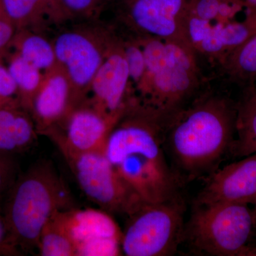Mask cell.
Wrapping results in <instances>:
<instances>
[{
  "instance_id": "27",
  "label": "cell",
  "mask_w": 256,
  "mask_h": 256,
  "mask_svg": "<svg viewBox=\"0 0 256 256\" xmlns=\"http://www.w3.org/2000/svg\"><path fill=\"white\" fill-rule=\"evenodd\" d=\"M23 252L18 248L10 236L2 212H0V256H20Z\"/></svg>"
},
{
  "instance_id": "6",
  "label": "cell",
  "mask_w": 256,
  "mask_h": 256,
  "mask_svg": "<svg viewBox=\"0 0 256 256\" xmlns=\"http://www.w3.org/2000/svg\"><path fill=\"white\" fill-rule=\"evenodd\" d=\"M185 205L181 196L159 203L146 202L128 217L121 248L128 256L174 255L184 240Z\"/></svg>"
},
{
  "instance_id": "31",
  "label": "cell",
  "mask_w": 256,
  "mask_h": 256,
  "mask_svg": "<svg viewBox=\"0 0 256 256\" xmlns=\"http://www.w3.org/2000/svg\"><path fill=\"white\" fill-rule=\"evenodd\" d=\"M255 85H256V84H255Z\"/></svg>"
},
{
  "instance_id": "22",
  "label": "cell",
  "mask_w": 256,
  "mask_h": 256,
  "mask_svg": "<svg viewBox=\"0 0 256 256\" xmlns=\"http://www.w3.org/2000/svg\"><path fill=\"white\" fill-rule=\"evenodd\" d=\"M18 54L41 72L52 68L56 60L54 45L38 35L23 38L18 44Z\"/></svg>"
},
{
  "instance_id": "11",
  "label": "cell",
  "mask_w": 256,
  "mask_h": 256,
  "mask_svg": "<svg viewBox=\"0 0 256 256\" xmlns=\"http://www.w3.org/2000/svg\"><path fill=\"white\" fill-rule=\"evenodd\" d=\"M92 105L108 117L119 121L132 105L129 70L124 45L112 48L104 57L90 84Z\"/></svg>"
},
{
  "instance_id": "10",
  "label": "cell",
  "mask_w": 256,
  "mask_h": 256,
  "mask_svg": "<svg viewBox=\"0 0 256 256\" xmlns=\"http://www.w3.org/2000/svg\"><path fill=\"white\" fill-rule=\"evenodd\" d=\"M76 256L122 255V232L104 210H67Z\"/></svg>"
},
{
  "instance_id": "25",
  "label": "cell",
  "mask_w": 256,
  "mask_h": 256,
  "mask_svg": "<svg viewBox=\"0 0 256 256\" xmlns=\"http://www.w3.org/2000/svg\"><path fill=\"white\" fill-rule=\"evenodd\" d=\"M15 96H18V86L8 67L0 63V108L21 106Z\"/></svg>"
},
{
  "instance_id": "3",
  "label": "cell",
  "mask_w": 256,
  "mask_h": 256,
  "mask_svg": "<svg viewBox=\"0 0 256 256\" xmlns=\"http://www.w3.org/2000/svg\"><path fill=\"white\" fill-rule=\"evenodd\" d=\"M146 74L136 106L165 124L205 90L198 56L188 42L141 36Z\"/></svg>"
},
{
  "instance_id": "23",
  "label": "cell",
  "mask_w": 256,
  "mask_h": 256,
  "mask_svg": "<svg viewBox=\"0 0 256 256\" xmlns=\"http://www.w3.org/2000/svg\"><path fill=\"white\" fill-rule=\"evenodd\" d=\"M124 57L129 70L130 84L137 89L146 74V60L139 41L124 44Z\"/></svg>"
},
{
  "instance_id": "15",
  "label": "cell",
  "mask_w": 256,
  "mask_h": 256,
  "mask_svg": "<svg viewBox=\"0 0 256 256\" xmlns=\"http://www.w3.org/2000/svg\"><path fill=\"white\" fill-rule=\"evenodd\" d=\"M70 85L68 76L60 73L52 74L42 82L30 110L37 133L44 134L72 110Z\"/></svg>"
},
{
  "instance_id": "17",
  "label": "cell",
  "mask_w": 256,
  "mask_h": 256,
  "mask_svg": "<svg viewBox=\"0 0 256 256\" xmlns=\"http://www.w3.org/2000/svg\"><path fill=\"white\" fill-rule=\"evenodd\" d=\"M235 158H242L256 153V85L244 88L236 104V137L230 146Z\"/></svg>"
},
{
  "instance_id": "16",
  "label": "cell",
  "mask_w": 256,
  "mask_h": 256,
  "mask_svg": "<svg viewBox=\"0 0 256 256\" xmlns=\"http://www.w3.org/2000/svg\"><path fill=\"white\" fill-rule=\"evenodd\" d=\"M36 134L34 122L21 106L0 108V152L15 156L28 151Z\"/></svg>"
},
{
  "instance_id": "13",
  "label": "cell",
  "mask_w": 256,
  "mask_h": 256,
  "mask_svg": "<svg viewBox=\"0 0 256 256\" xmlns=\"http://www.w3.org/2000/svg\"><path fill=\"white\" fill-rule=\"evenodd\" d=\"M64 132L52 128L44 134L79 152H104L108 138L118 121L108 117L92 105L73 108L66 116Z\"/></svg>"
},
{
  "instance_id": "7",
  "label": "cell",
  "mask_w": 256,
  "mask_h": 256,
  "mask_svg": "<svg viewBox=\"0 0 256 256\" xmlns=\"http://www.w3.org/2000/svg\"><path fill=\"white\" fill-rule=\"evenodd\" d=\"M62 153L86 196L108 213L129 216L146 202L120 176L104 152H79L52 140Z\"/></svg>"
},
{
  "instance_id": "4",
  "label": "cell",
  "mask_w": 256,
  "mask_h": 256,
  "mask_svg": "<svg viewBox=\"0 0 256 256\" xmlns=\"http://www.w3.org/2000/svg\"><path fill=\"white\" fill-rule=\"evenodd\" d=\"M72 204L70 192L52 162L40 160L18 175L1 212L14 244L28 254L38 252L45 224L56 212L70 210Z\"/></svg>"
},
{
  "instance_id": "26",
  "label": "cell",
  "mask_w": 256,
  "mask_h": 256,
  "mask_svg": "<svg viewBox=\"0 0 256 256\" xmlns=\"http://www.w3.org/2000/svg\"><path fill=\"white\" fill-rule=\"evenodd\" d=\"M114 0H60L65 12L87 14L112 4Z\"/></svg>"
},
{
  "instance_id": "2",
  "label": "cell",
  "mask_w": 256,
  "mask_h": 256,
  "mask_svg": "<svg viewBox=\"0 0 256 256\" xmlns=\"http://www.w3.org/2000/svg\"><path fill=\"white\" fill-rule=\"evenodd\" d=\"M236 104L204 90L164 128V146L188 178L206 174L230 151L236 137Z\"/></svg>"
},
{
  "instance_id": "19",
  "label": "cell",
  "mask_w": 256,
  "mask_h": 256,
  "mask_svg": "<svg viewBox=\"0 0 256 256\" xmlns=\"http://www.w3.org/2000/svg\"><path fill=\"white\" fill-rule=\"evenodd\" d=\"M220 68L242 86L256 84V32L228 56Z\"/></svg>"
},
{
  "instance_id": "30",
  "label": "cell",
  "mask_w": 256,
  "mask_h": 256,
  "mask_svg": "<svg viewBox=\"0 0 256 256\" xmlns=\"http://www.w3.org/2000/svg\"><path fill=\"white\" fill-rule=\"evenodd\" d=\"M255 204H256V200Z\"/></svg>"
},
{
  "instance_id": "18",
  "label": "cell",
  "mask_w": 256,
  "mask_h": 256,
  "mask_svg": "<svg viewBox=\"0 0 256 256\" xmlns=\"http://www.w3.org/2000/svg\"><path fill=\"white\" fill-rule=\"evenodd\" d=\"M38 252L42 256H76L67 210L56 212L45 224L38 239Z\"/></svg>"
},
{
  "instance_id": "24",
  "label": "cell",
  "mask_w": 256,
  "mask_h": 256,
  "mask_svg": "<svg viewBox=\"0 0 256 256\" xmlns=\"http://www.w3.org/2000/svg\"><path fill=\"white\" fill-rule=\"evenodd\" d=\"M20 174L14 154L0 152V212L5 198Z\"/></svg>"
},
{
  "instance_id": "9",
  "label": "cell",
  "mask_w": 256,
  "mask_h": 256,
  "mask_svg": "<svg viewBox=\"0 0 256 256\" xmlns=\"http://www.w3.org/2000/svg\"><path fill=\"white\" fill-rule=\"evenodd\" d=\"M256 32V11L230 23L208 22L188 14L186 42L197 56H203L223 65L229 55Z\"/></svg>"
},
{
  "instance_id": "20",
  "label": "cell",
  "mask_w": 256,
  "mask_h": 256,
  "mask_svg": "<svg viewBox=\"0 0 256 256\" xmlns=\"http://www.w3.org/2000/svg\"><path fill=\"white\" fill-rule=\"evenodd\" d=\"M18 88V100L24 110H31L32 101L41 86V70L16 54L8 66Z\"/></svg>"
},
{
  "instance_id": "1",
  "label": "cell",
  "mask_w": 256,
  "mask_h": 256,
  "mask_svg": "<svg viewBox=\"0 0 256 256\" xmlns=\"http://www.w3.org/2000/svg\"><path fill=\"white\" fill-rule=\"evenodd\" d=\"M164 128L162 121L133 106L112 128L104 151L120 176L148 203L180 195L165 156Z\"/></svg>"
},
{
  "instance_id": "8",
  "label": "cell",
  "mask_w": 256,
  "mask_h": 256,
  "mask_svg": "<svg viewBox=\"0 0 256 256\" xmlns=\"http://www.w3.org/2000/svg\"><path fill=\"white\" fill-rule=\"evenodd\" d=\"M192 0H114L141 36L186 42Z\"/></svg>"
},
{
  "instance_id": "5",
  "label": "cell",
  "mask_w": 256,
  "mask_h": 256,
  "mask_svg": "<svg viewBox=\"0 0 256 256\" xmlns=\"http://www.w3.org/2000/svg\"><path fill=\"white\" fill-rule=\"evenodd\" d=\"M256 214L248 204L197 206L185 226L184 240L200 255L255 256L252 245Z\"/></svg>"
},
{
  "instance_id": "29",
  "label": "cell",
  "mask_w": 256,
  "mask_h": 256,
  "mask_svg": "<svg viewBox=\"0 0 256 256\" xmlns=\"http://www.w3.org/2000/svg\"><path fill=\"white\" fill-rule=\"evenodd\" d=\"M245 6L247 9L256 11V0H234Z\"/></svg>"
},
{
  "instance_id": "21",
  "label": "cell",
  "mask_w": 256,
  "mask_h": 256,
  "mask_svg": "<svg viewBox=\"0 0 256 256\" xmlns=\"http://www.w3.org/2000/svg\"><path fill=\"white\" fill-rule=\"evenodd\" d=\"M2 3L15 26L28 22L40 14L65 12L60 0H2Z\"/></svg>"
},
{
  "instance_id": "14",
  "label": "cell",
  "mask_w": 256,
  "mask_h": 256,
  "mask_svg": "<svg viewBox=\"0 0 256 256\" xmlns=\"http://www.w3.org/2000/svg\"><path fill=\"white\" fill-rule=\"evenodd\" d=\"M54 48L70 84L78 88L90 86L105 57L96 44L82 34L66 32L56 38Z\"/></svg>"
},
{
  "instance_id": "12",
  "label": "cell",
  "mask_w": 256,
  "mask_h": 256,
  "mask_svg": "<svg viewBox=\"0 0 256 256\" xmlns=\"http://www.w3.org/2000/svg\"><path fill=\"white\" fill-rule=\"evenodd\" d=\"M256 153L215 171L196 198V206L255 203Z\"/></svg>"
},
{
  "instance_id": "28",
  "label": "cell",
  "mask_w": 256,
  "mask_h": 256,
  "mask_svg": "<svg viewBox=\"0 0 256 256\" xmlns=\"http://www.w3.org/2000/svg\"><path fill=\"white\" fill-rule=\"evenodd\" d=\"M15 26L5 11L2 0H0V50L12 40Z\"/></svg>"
}]
</instances>
